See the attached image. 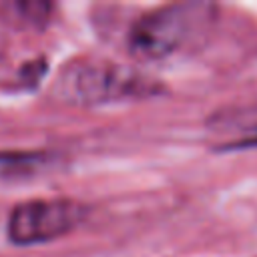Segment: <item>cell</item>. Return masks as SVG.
<instances>
[{"instance_id": "5b68a950", "label": "cell", "mask_w": 257, "mask_h": 257, "mask_svg": "<svg viewBox=\"0 0 257 257\" xmlns=\"http://www.w3.org/2000/svg\"><path fill=\"white\" fill-rule=\"evenodd\" d=\"M50 4L46 2H4L0 4V18L10 24H24V26H40L50 12Z\"/></svg>"}, {"instance_id": "8992f818", "label": "cell", "mask_w": 257, "mask_h": 257, "mask_svg": "<svg viewBox=\"0 0 257 257\" xmlns=\"http://www.w3.org/2000/svg\"><path fill=\"white\" fill-rule=\"evenodd\" d=\"M227 131H237L249 135L247 143H257V106L253 108H243L235 114L227 116Z\"/></svg>"}, {"instance_id": "3957f363", "label": "cell", "mask_w": 257, "mask_h": 257, "mask_svg": "<svg viewBox=\"0 0 257 257\" xmlns=\"http://www.w3.org/2000/svg\"><path fill=\"white\" fill-rule=\"evenodd\" d=\"M86 207L70 199H32L18 203L8 217V237L14 245L46 243L72 231Z\"/></svg>"}, {"instance_id": "7a4b0ae2", "label": "cell", "mask_w": 257, "mask_h": 257, "mask_svg": "<svg viewBox=\"0 0 257 257\" xmlns=\"http://www.w3.org/2000/svg\"><path fill=\"white\" fill-rule=\"evenodd\" d=\"M62 94L74 102L100 104L118 98H143L157 90L149 78L137 70L104 60L72 64L60 78Z\"/></svg>"}, {"instance_id": "6da1fadb", "label": "cell", "mask_w": 257, "mask_h": 257, "mask_svg": "<svg viewBox=\"0 0 257 257\" xmlns=\"http://www.w3.org/2000/svg\"><path fill=\"white\" fill-rule=\"evenodd\" d=\"M215 18V4L173 2L143 14L128 32L131 52L145 62L167 60L193 46Z\"/></svg>"}, {"instance_id": "277c9868", "label": "cell", "mask_w": 257, "mask_h": 257, "mask_svg": "<svg viewBox=\"0 0 257 257\" xmlns=\"http://www.w3.org/2000/svg\"><path fill=\"white\" fill-rule=\"evenodd\" d=\"M48 163L50 157L40 151H0V181L32 177Z\"/></svg>"}]
</instances>
